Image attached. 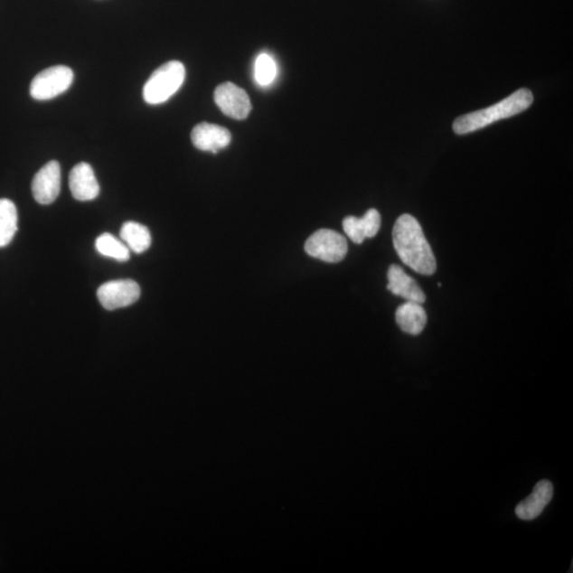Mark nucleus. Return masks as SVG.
<instances>
[{
	"instance_id": "nucleus-18",
	"label": "nucleus",
	"mask_w": 573,
	"mask_h": 573,
	"mask_svg": "<svg viewBox=\"0 0 573 573\" xmlns=\"http://www.w3.org/2000/svg\"><path fill=\"white\" fill-rule=\"evenodd\" d=\"M277 66L269 54L261 53L255 62V80L261 87H268L276 80Z\"/></svg>"
},
{
	"instance_id": "nucleus-4",
	"label": "nucleus",
	"mask_w": 573,
	"mask_h": 573,
	"mask_svg": "<svg viewBox=\"0 0 573 573\" xmlns=\"http://www.w3.org/2000/svg\"><path fill=\"white\" fill-rule=\"evenodd\" d=\"M74 82V71L70 67L57 65L40 72L30 85V95L39 101L56 99L65 93Z\"/></svg>"
},
{
	"instance_id": "nucleus-14",
	"label": "nucleus",
	"mask_w": 573,
	"mask_h": 573,
	"mask_svg": "<svg viewBox=\"0 0 573 573\" xmlns=\"http://www.w3.org/2000/svg\"><path fill=\"white\" fill-rule=\"evenodd\" d=\"M396 322L401 331L418 336L427 324V314L422 304L407 302L396 310Z\"/></svg>"
},
{
	"instance_id": "nucleus-7",
	"label": "nucleus",
	"mask_w": 573,
	"mask_h": 573,
	"mask_svg": "<svg viewBox=\"0 0 573 573\" xmlns=\"http://www.w3.org/2000/svg\"><path fill=\"white\" fill-rule=\"evenodd\" d=\"M215 101L223 114L242 120L252 111V103L245 89L231 82L219 85L215 90Z\"/></svg>"
},
{
	"instance_id": "nucleus-12",
	"label": "nucleus",
	"mask_w": 573,
	"mask_h": 573,
	"mask_svg": "<svg viewBox=\"0 0 573 573\" xmlns=\"http://www.w3.org/2000/svg\"><path fill=\"white\" fill-rule=\"evenodd\" d=\"M381 216L378 211L371 209L362 218L346 217L343 230L352 242L361 245L367 238H374L380 230Z\"/></svg>"
},
{
	"instance_id": "nucleus-11",
	"label": "nucleus",
	"mask_w": 573,
	"mask_h": 573,
	"mask_svg": "<svg viewBox=\"0 0 573 573\" xmlns=\"http://www.w3.org/2000/svg\"><path fill=\"white\" fill-rule=\"evenodd\" d=\"M552 497V484L550 481L541 480L535 484L531 495L517 505L515 513L521 521H533L542 513Z\"/></svg>"
},
{
	"instance_id": "nucleus-16",
	"label": "nucleus",
	"mask_w": 573,
	"mask_h": 573,
	"mask_svg": "<svg viewBox=\"0 0 573 573\" xmlns=\"http://www.w3.org/2000/svg\"><path fill=\"white\" fill-rule=\"evenodd\" d=\"M17 223L15 204L9 199H0V248L7 247L14 240Z\"/></svg>"
},
{
	"instance_id": "nucleus-6",
	"label": "nucleus",
	"mask_w": 573,
	"mask_h": 573,
	"mask_svg": "<svg viewBox=\"0 0 573 573\" xmlns=\"http://www.w3.org/2000/svg\"><path fill=\"white\" fill-rule=\"evenodd\" d=\"M97 296L107 310L131 306L140 297V286L132 279L112 280L100 286Z\"/></svg>"
},
{
	"instance_id": "nucleus-10",
	"label": "nucleus",
	"mask_w": 573,
	"mask_h": 573,
	"mask_svg": "<svg viewBox=\"0 0 573 573\" xmlns=\"http://www.w3.org/2000/svg\"><path fill=\"white\" fill-rule=\"evenodd\" d=\"M231 140L230 133L225 127L201 123L193 127L192 142L201 151L211 152L216 155L219 151L227 148Z\"/></svg>"
},
{
	"instance_id": "nucleus-1",
	"label": "nucleus",
	"mask_w": 573,
	"mask_h": 573,
	"mask_svg": "<svg viewBox=\"0 0 573 573\" xmlns=\"http://www.w3.org/2000/svg\"><path fill=\"white\" fill-rule=\"evenodd\" d=\"M396 252L405 265L422 276H432L437 270L434 251L427 241L416 218L405 213L396 221L393 229Z\"/></svg>"
},
{
	"instance_id": "nucleus-3",
	"label": "nucleus",
	"mask_w": 573,
	"mask_h": 573,
	"mask_svg": "<svg viewBox=\"0 0 573 573\" xmlns=\"http://www.w3.org/2000/svg\"><path fill=\"white\" fill-rule=\"evenodd\" d=\"M186 77L185 66L179 61L164 63L146 82L144 100L151 106L162 105L178 91Z\"/></svg>"
},
{
	"instance_id": "nucleus-13",
	"label": "nucleus",
	"mask_w": 573,
	"mask_h": 573,
	"mask_svg": "<svg viewBox=\"0 0 573 573\" xmlns=\"http://www.w3.org/2000/svg\"><path fill=\"white\" fill-rule=\"evenodd\" d=\"M388 280V290L394 296L405 298L407 302L425 303L426 296L422 288L399 266L392 265L389 268Z\"/></svg>"
},
{
	"instance_id": "nucleus-2",
	"label": "nucleus",
	"mask_w": 573,
	"mask_h": 573,
	"mask_svg": "<svg viewBox=\"0 0 573 573\" xmlns=\"http://www.w3.org/2000/svg\"><path fill=\"white\" fill-rule=\"evenodd\" d=\"M533 99L531 90L528 89H518L496 105L456 118L453 129L459 136L484 129L498 120L513 117V116L526 111L532 105Z\"/></svg>"
},
{
	"instance_id": "nucleus-5",
	"label": "nucleus",
	"mask_w": 573,
	"mask_h": 573,
	"mask_svg": "<svg viewBox=\"0 0 573 573\" xmlns=\"http://www.w3.org/2000/svg\"><path fill=\"white\" fill-rule=\"evenodd\" d=\"M305 251L314 258L336 264L345 258L349 245L336 230L323 229L308 238Z\"/></svg>"
},
{
	"instance_id": "nucleus-8",
	"label": "nucleus",
	"mask_w": 573,
	"mask_h": 573,
	"mask_svg": "<svg viewBox=\"0 0 573 573\" xmlns=\"http://www.w3.org/2000/svg\"><path fill=\"white\" fill-rule=\"evenodd\" d=\"M61 191V167L57 161L47 163L33 181V193L36 202L48 205L54 202Z\"/></svg>"
},
{
	"instance_id": "nucleus-17",
	"label": "nucleus",
	"mask_w": 573,
	"mask_h": 573,
	"mask_svg": "<svg viewBox=\"0 0 573 573\" xmlns=\"http://www.w3.org/2000/svg\"><path fill=\"white\" fill-rule=\"evenodd\" d=\"M95 247L97 251L106 258L118 261H127L131 258L130 249L123 240L111 234H102L96 240Z\"/></svg>"
},
{
	"instance_id": "nucleus-9",
	"label": "nucleus",
	"mask_w": 573,
	"mask_h": 573,
	"mask_svg": "<svg viewBox=\"0 0 573 573\" xmlns=\"http://www.w3.org/2000/svg\"><path fill=\"white\" fill-rule=\"evenodd\" d=\"M70 188L78 201L88 202L99 196L100 186L93 168L88 163H79L71 169L70 174Z\"/></svg>"
},
{
	"instance_id": "nucleus-15",
	"label": "nucleus",
	"mask_w": 573,
	"mask_h": 573,
	"mask_svg": "<svg viewBox=\"0 0 573 573\" xmlns=\"http://www.w3.org/2000/svg\"><path fill=\"white\" fill-rule=\"evenodd\" d=\"M120 240L130 249V251L142 254L151 247L150 230L145 225L127 221L120 230Z\"/></svg>"
}]
</instances>
